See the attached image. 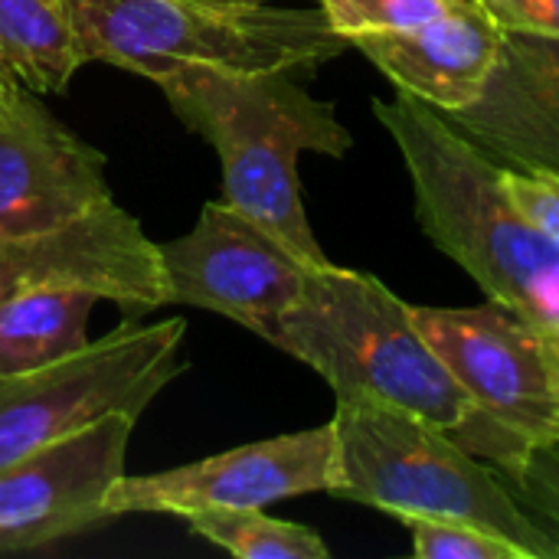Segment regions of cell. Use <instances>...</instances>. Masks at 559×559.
Segmentation results:
<instances>
[{"label": "cell", "mask_w": 559, "mask_h": 559, "mask_svg": "<svg viewBox=\"0 0 559 559\" xmlns=\"http://www.w3.org/2000/svg\"><path fill=\"white\" fill-rule=\"evenodd\" d=\"M527 508V514L544 527L559 547V442H540L527 452L514 475H504Z\"/></svg>", "instance_id": "ffe728a7"}, {"label": "cell", "mask_w": 559, "mask_h": 559, "mask_svg": "<svg viewBox=\"0 0 559 559\" xmlns=\"http://www.w3.org/2000/svg\"><path fill=\"white\" fill-rule=\"evenodd\" d=\"M504 183L514 206L559 249V170L504 167Z\"/></svg>", "instance_id": "44dd1931"}, {"label": "cell", "mask_w": 559, "mask_h": 559, "mask_svg": "<svg viewBox=\"0 0 559 559\" xmlns=\"http://www.w3.org/2000/svg\"><path fill=\"white\" fill-rule=\"evenodd\" d=\"M105 203V154L13 85L0 102V239L59 229Z\"/></svg>", "instance_id": "7c38bea8"}, {"label": "cell", "mask_w": 559, "mask_h": 559, "mask_svg": "<svg viewBox=\"0 0 559 559\" xmlns=\"http://www.w3.org/2000/svg\"><path fill=\"white\" fill-rule=\"evenodd\" d=\"M468 0H318L328 23L350 43L367 33H396L436 20Z\"/></svg>", "instance_id": "ac0fdd59"}, {"label": "cell", "mask_w": 559, "mask_h": 559, "mask_svg": "<svg viewBox=\"0 0 559 559\" xmlns=\"http://www.w3.org/2000/svg\"><path fill=\"white\" fill-rule=\"evenodd\" d=\"M501 29H524L559 39V0H478Z\"/></svg>", "instance_id": "7402d4cb"}, {"label": "cell", "mask_w": 559, "mask_h": 559, "mask_svg": "<svg viewBox=\"0 0 559 559\" xmlns=\"http://www.w3.org/2000/svg\"><path fill=\"white\" fill-rule=\"evenodd\" d=\"M547 344H550V354H554V364H557V373H559V331L547 334Z\"/></svg>", "instance_id": "cb8c5ba5"}, {"label": "cell", "mask_w": 559, "mask_h": 559, "mask_svg": "<svg viewBox=\"0 0 559 559\" xmlns=\"http://www.w3.org/2000/svg\"><path fill=\"white\" fill-rule=\"evenodd\" d=\"M413 321L472 403L524 436L559 442V373L547 334L501 301L413 308Z\"/></svg>", "instance_id": "52a82bcc"}, {"label": "cell", "mask_w": 559, "mask_h": 559, "mask_svg": "<svg viewBox=\"0 0 559 559\" xmlns=\"http://www.w3.org/2000/svg\"><path fill=\"white\" fill-rule=\"evenodd\" d=\"M85 62L147 79L180 66L311 72L350 43L324 10L246 0H62Z\"/></svg>", "instance_id": "5b68a950"}, {"label": "cell", "mask_w": 559, "mask_h": 559, "mask_svg": "<svg viewBox=\"0 0 559 559\" xmlns=\"http://www.w3.org/2000/svg\"><path fill=\"white\" fill-rule=\"evenodd\" d=\"M13 85H16V79H13L10 72H3V69H0V102L10 95V88H13Z\"/></svg>", "instance_id": "603a6c76"}, {"label": "cell", "mask_w": 559, "mask_h": 559, "mask_svg": "<svg viewBox=\"0 0 559 559\" xmlns=\"http://www.w3.org/2000/svg\"><path fill=\"white\" fill-rule=\"evenodd\" d=\"M337 485V432L334 423L239 445L193 465L157 475H121L105 508L121 514H174L193 518L206 511L269 508L285 498L334 491Z\"/></svg>", "instance_id": "9c48e42d"}, {"label": "cell", "mask_w": 559, "mask_h": 559, "mask_svg": "<svg viewBox=\"0 0 559 559\" xmlns=\"http://www.w3.org/2000/svg\"><path fill=\"white\" fill-rule=\"evenodd\" d=\"M39 285L92 288L128 318L170 305L160 246L115 200L59 229L0 239V301Z\"/></svg>", "instance_id": "8fae6325"}, {"label": "cell", "mask_w": 559, "mask_h": 559, "mask_svg": "<svg viewBox=\"0 0 559 559\" xmlns=\"http://www.w3.org/2000/svg\"><path fill=\"white\" fill-rule=\"evenodd\" d=\"M102 301L82 285H39L0 301V380L43 370L88 344V318Z\"/></svg>", "instance_id": "9a60e30c"}, {"label": "cell", "mask_w": 559, "mask_h": 559, "mask_svg": "<svg viewBox=\"0 0 559 559\" xmlns=\"http://www.w3.org/2000/svg\"><path fill=\"white\" fill-rule=\"evenodd\" d=\"M501 167L559 170V39L504 29L485 92L445 115Z\"/></svg>", "instance_id": "4fadbf2b"}, {"label": "cell", "mask_w": 559, "mask_h": 559, "mask_svg": "<svg viewBox=\"0 0 559 559\" xmlns=\"http://www.w3.org/2000/svg\"><path fill=\"white\" fill-rule=\"evenodd\" d=\"M160 259L170 305L216 311L262 341H272L311 269L226 200L206 203L187 236L160 242Z\"/></svg>", "instance_id": "ba28073f"}, {"label": "cell", "mask_w": 559, "mask_h": 559, "mask_svg": "<svg viewBox=\"0 0 559 559\" xmlns=\"http://www.w3.org/2000/svg\"><path fill=\"white\" fill-rule=\"evenodd\" d=\"M373 115L403 154L416 219L432 246L491 301L514 308L544 334L559 331V249L514 206L504 167L403 88L390 102L377 98Z\"/></svg>", "instance_id": "7a4b0ae2"}, {"label": "cell", "mask_w": 559, "mask_h": 559, "mask_svg": "<svg viewBox=\"0 0 559 559\" xmlns=\"http://www.w3.org/2000/svg\"><path fill=\"white\" fill-rule=\"evenodd\" d=\"M292 69L236 72L216 66H180L157 75L174 115L213 144L223 164V200L275 239L305 265L331 259L314 239L305 213L298 157H344L354 147L331 102L314 98Z\"/></svg>", "instance_id": "3957f363"}, {"label": "cell", "mask_w": 559, "mask_h": 559, "mask_svg": "<svg viewBox=\"0 0 559 559\" xmlns=\"http://www.w3.org/2000/svg\"><path fill=\"white\" fill-rule=\"evenodd\" d=\"M190 531L239 559H328L331 550L318 531L269 518L262 508L206 511L187 518Z\"/></svg>", "instance_id": "e0dca14e"}, {"label": "cell", "mask_w": 559, "mask_h": 559, "mask_svg": "<svg viewBox=\"0 0 559 559\" xmlns=\"http://www.w3.org/2000/svg\"><path fill=\"white\" fill-rule=\"evenodd\" d=\"M183 337L180 318L144 328L128 321L43 370L0 380V465L115 413L138 419L187 370Z\"/></svg>", "instance_id": "8992f818"}, {"label": "cell", "mask_w": 559, "mask_h": 559, "mask_svg": "<svg viewBox=\"0 0 559 559\" xmlns=\"http://www.w3.org/2000/svg\"><path fill=\"white\" fill-rule=\"evenodd\" d=\"M272 347L318 370L337 403H377L452 432L468 452L514 475L534 442L485 416L429 347L413 311L380 278L341 265L308 269Z\"/></svg>", "instance_id": "6da1fadb"}, {"label": "cell", "mask_w": 559, "mask_h": 559, "mask_svg": "<svg viewBox=\"0 0 559 559\" xmlns=\"http://www.w3.org/2000/svg\"><path fill=\"white\" fill-rule=\"evenodd\" d=\"M246 3H272V0H246Z\"/></svg>", "instance_id": "d4e9b609"}, {"label": "cell", "mask_w": 559, "mask_h": 559, "mask_svg": "<svg viewBox=\"0 0 559 559\" xmlns=\"http://www.w3.org/2000/svg\"><path fill=\"white\" fill-rule=\"evenodd\" d=\"M134 423L115 413L0 465V554L36 550L111 521L105 501L124 475Z\"/></svg>", "instance_id": "30bf717a"}, {"label": "cell", "mask_w": 559, "mask_h": 559, "mask_svg": "<svg viewBox=\"0 0 559 559\" xmlns=\"http://www.w3.org/2000/svg\"><path fill=\"white\" fill-rule=\"evenodd\" d=\"M334 498L377 508L396 521L436 518L488 527L531 559H559V547L518 501L511 481L452 432L377 403H337Z\"/></svg>", "instance_id": "277c9868"}, {"label": "cell", "mask_w": 559, "mask_h": 559, "mask_svg": "<svg viewBox=\"0 0 559 559\" xmlns=\"http://www.w3.org/2000/svg\"><path fill=\"white\" fill-rule=\"evenodd\" d=\"M403 524L413 534V554L419 559H531L514 540L468 521L409 518Z\"/></svg>", "instance_id": "d6986e66"}, {"label": "cell", "mask_w": 559, "mask_h": 559, "mask_svg": "<svg viewBox=\"0 0 559 559\" xmlns=\"http://www.w3.org/2000/svg\"><path fill=\"white\" fill-rule=\"evenodd\" d=\"M85 66L62 0H0V69L29 92H66Z\"/></svg>", "instance_id": "2e32d148"}, {"label": "cell", "mask_w": 559, "mask_h": 559, "mask_svg": "<svg viewBox=\"0 0 559 559\" xmlns=\"http://www.w3.org/2000/svg\"><path fill=\"white\" fill-rule=\"evenodd\" d=\"M501 39L504 29L478 0H468L413 29L367 33L350 39V46H357L396 88L452 115L485 92L498 66Z\"/></svg>", "instance_id": "5bb4252c"}]
</instances>
